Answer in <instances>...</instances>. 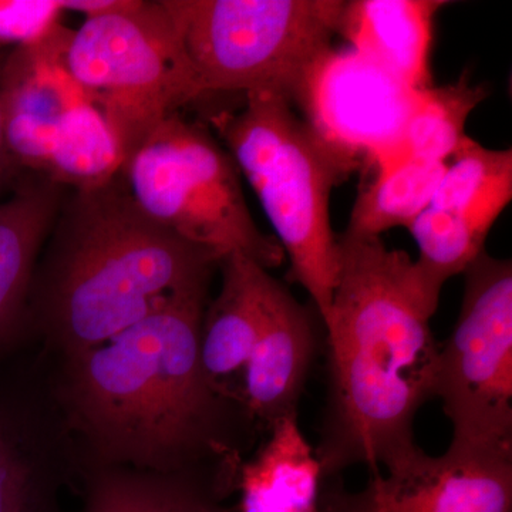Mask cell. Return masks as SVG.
Masks as SVG:
<instances>
[{"instance_id": "cell-2", "label": "cell", "mask_w": 512, "mask_h": 512, "mask_svg": "<svg viewBox=\"0 0 512 512\" xmlns=\"http://www.w3.org/2000/svg\"><path fill=\"white\" fill-rule=\"evenodd\" d=\"M208 302L174 303L103 345L64 356V406L106 466L180 473L242 460L239 429L255 424L202 366Z\"/></svg>"}, {"instance_id": "cell-3", "label": "cell", "mask_w": 512, "mask_h": 512, "mask_svg": "<svg viewBox=\"0 0 512 512\" xmlns=\"http://www.w3.org/2000/svg\"><path fill=\"white\" fill-rule=\"evenodd\" d=\"M218 265L144 214L123 175L69 190L37 259L26 326L74 355L174 303L208 298Z\"/></svg>"}, {"instance_id": "cell-18", "label": "cell", "mask_w": 512, "mask_h": 512, "mask_svg": "<svg viewBox=\"0 0 512 512\" xmlns=\"http://www.w3.org/2000/svg\"><path fill=\"white\" fill-rule=\"evenodd\" d=\"M43 440L32 407L0 387V512H55Z\"/></svg>"}, {"instance_id": "cell-16", "label": "cell", "mask_w": 512, "mask_h": 512, "mask_svg": "<svg viewBox=\"0 0 512 512\" xmlns=\"http://www.w3.org/2000/svg\"><path fill=\"white\" fill-rule=\"evenodd\" d=\"M249 460L239 461L234 493L237 512H319L323 478L316 450L299 427L298 416L276 421Z\"/></svg>"}, {"instance_id": "cell-11", "label": "cell", "mask_w": 512, "mask_h": 512, "mask_svg": "<svg viewBox=\"0 0 512 512\" xmlns=\"http://www.w3.org/2000/svg\"><path fill=\"white\" fill-rule=\"evenodd\" d=\"M72 29L62 25L45 42L10 50L3 70V117L10 161L20 175L45 177L64 121L90 101L66 64Z\"/></svg>"}, {"instance_id": "cell-6", "label": "cell", "mask_w": 512, "mask_h": 512, "mask_svg": "<svg viewBox=\"0 0 512 512\" xmlns=\"http://www.w3.org/2000/svg\"><path fill=\"white\" fill-rule=\"evenodd\" d=\"M64 57L103 113L124 164L168 117L207 96L164 0H131L87 18L70 33Z\"/></svg>"}, {"instance_id": "cell-12", "label": "cell", "mask_w": 512, "mask_h": 512, "mask_svg": "<svg viewBox=\"0 0 512 512\" xmlns=\"http://www.w3.org/2000/svg\"><path fill=\"white\" fill-rule=\"evenodd\" d=\"M316 348L312 312L281 284L266 313L239 389V403L255 427L268 431L276 421L298 416L299 400Z\"/></svg>"}, {"instance_id": "cell-15", "label": "cell", "mask_w": 512, "mask_h": 512, "mask_svg": "<svg viewBox=\"0 0 512 512\" xmlns=\"http://www.w3.org/2000/svg\"><path fill=\"white\" fill-rule=\"evenodd\" d=\"M443 0H353L345 2L338 35L412 90L433 86L430 57L434 22Z\"/></svg>"}, {"instance_id": "cell-25", "label": "cell", "mask_w": 512, "mask_h": 512, "mask_svg": "<svg viewBox=\"0 0 512 512\" xmlns=\"http://www.w3.org/2000/svg\"><path fill=\"white\" fill-rule=\"evenodd\" d=\"M10 50L0 49V200L8 194L20 174L13 167L10 161L8 147L5 140V117H3V70H5L6 59H8Z\"/></svg>"}, {"instance_id": "cell-22", "label": "cell", "mask_w": 512, "mask_h": 512, "mask_svg": "<svg viewBox=\"0 0 512 512\" xmlns=\"http://www.w3.org/2000/svg\"><path fill=\"white\" fill-rule=\"evenodd\" d=\"M124 158L119 143L92 100L64 121L50 154L45 177L69 190L99 187L119 177Z\"/></svg>"}, {"instance_id": "cell-24", "label": "cell", "mask_w": 512, "mask_h": 512, "mask_svg": "<svg viewBox=\"0 0 512 512\" xmlns=\"http://www.w3.org/2000/svg\"><path fill=\"white\" fill-rule=\"evenodd\" d=\"M64 13L60 0H0V49L45 42L62 26Z\"/></svg>"}, {"instance_id": "cell-21", "label": "cell", "mask_w": 512, "mask_h": 512, "mask_svg": "<svg viewBox=\"0 0 512 512\" xmlns=\"http://www.w3.org/2000/svg\"><path fill=\"white\" fill-rule=\"evenodd\" d=\"M487 96L483 84H474L467 74L456 83L417 90L399 156L448 163L467 137L468 117Z\"/></svg>"}, {"instance_id": "cell-26", "label": "cell", "mask_w": 512, "mask_h": 512, "mask_svg": "<svg viewBox=\"0 0 512 512\" xmlns=\"http://www.w3.org/2000/svg\"><path fill=\"white\" fill-rule=\"evenodd\" d=\"M64 12L82 13L84 18L109 15L130 5L131 0H60Z\"/></svg>"}, {"instance_id": "cell-5", "label": "cell", "mask_w": 512, "mask_h": 512, "mask_svg": "<svg viewBox=\"0 0 512 512\" xmlns=\"http://www.w3.org/2000/svg\"><path fill=\"white\" fill-rule=\"evenodd\" d=\"M207 96L295 100L339 33L342 0H164ZM205 96V97H207Z\"/></svg>"}, {"instance_id": "cell-23", "label": "cell", "mask_w": 512, "mask_h": 512, "mask_svg": "<svg viewBox=\"0 0 512 512\" xmlns=\"http://www.w3.org/2000/svg\"><path fill=\"white\" fill-rule=\"evenodd\" d=\"M407 229L419 247L417 269L440 292L448 279L464 274L483 254L490 234L461 215L434 207L421 212Z\"/></svg>"}, {"instance_id": "cell-20", "label": "cell", "mask_w": 512, "mask_h": 512, "mask_svg": "<svg viewBox=\"0 0 512 512\" xmlns=\"http://www.w3.org/2000/svg\"><path fill=\"white\" fill-rule=\"evenodd\" d=\"M512 200V151L464 138L448 161L430 207L454 212L491 231Z\"/></svg>"}, {"instance_id": "cell-1", "label": "cell", "mask_w": 512, "mask_h": 512, "mask_svg": "<svg viewBox=\"0 0 512 512\" xmlns=\"http://www.w3.org/2000/svg\"><path fill=\"white\" fill-rule=\"evenodd\" d=\"M328 319V397L315 448L325 480L383 470L419 447L414 421L434 397L440 343L430 322L441 292L382 238L338 237Z\"/></svg>"}, {"instance_id": "cell-13", "label": "cell", "mask_w": 512, "mask_h": 512, "mask_svg": "<svg viewBox=\"0 0 512 512\" xmlns=\"http://www.w3.org/2000/svg\"><path fill=\"white\" fill-rule=\"evenodd\" d=\"M220 293L202 318L201 362L218 392L239 403L242 375L281 282L241 254L221 259Z\"/></svg>"}, {"instance_id": "cell-7", "label": "cell", "mask_w": 512, "mask_h": 512, "mask_svg": "<svg viewBox=\"0 0 512 512\" xmlns=\"http://www.w3.org/2000/svg\"><path fill=\"white\" fill-rule=\"evenodd\" d=\"M121 175L144 214L220 261L241 254L268 271L284 264V249L256 225L237 164L207 124L168 117Z\"/></svg>"}, {"instance_id": "cell-19", "label": "cell", "mask_w": 512, "mask_h": 512, "mask_svg": "<svg viewBox=\"0 0 512 512\" xmlns=\"http://www.w3.org/2000/svg\"><path fill=\"white\" fill-rule=\"evenodd\" d=\"M447 163L396 156L372 167V180L357 192L345 234L382 238L393 228H409L430 207Z\"/></svg>"}, {"instance_id": "cell-17", "label": "cell", "mask_w": 512, "mask_h": 512, "mask_svg": "<svg viewBox=\"0 0 512 512\" xmlns=\"http://www.w3.org/2000/svg\"><path fill=\"white\" fill-rule=\"evenodd\" d=\"M220 478L197 470L156 473L106 466L87 487L83 512H237L222 504Z\"/></svg>"}, {"instance_id": "cell-14", "label": "cell", "mask_w": 512, "mask_h": 512, "mask_svg": "<svg viewBox=\"0 0 512 512\" xmlns=\"http://www.w3.org/2000/svg\"><path fill=\"white\" fill-rule=\"evenodd\" d=\"M67 188L22 174L0 200V356L26 329L33 275Z\"/></svg>"}, {"instance_id": "cell-4", "label": "cell", "mask_w": 512, "mask_h": 512, "mask_svg": "<svg viewBox=\"0 0 512 512\" xmlns=\"http://www.w3.org/2000/svg\"><path fill=\"white\" fill-rule=\"evenodd\" d=\"M237 106L207 114L208 128L251 185L275 238L322 323L339 275L330 194L356 168L339 156L275 93H247Z\"/></svg>"}, {"instance_id": "cell-9", "label": "cell", "mask_w": 512, "mask_h": 512, "mask_svg": "<svg viewBox=\"0 0 512 512\" xmlns=\"http://www.w3.org/2000/svg\"><path fill=\"white\" fill-rule=\"evenodd\" d=\"M416 92L350 47L332 46L306 74L293 106L357 170L399 156Z\"/></svg>"}, {"instance_id": "cell-8", "label": "cell", "mask_w": 512, "mask_h": 512, "mask_svg": "<svg viewBox=\"0 0 512 512\" xmlns=\"http://www.w3.org/2000/svg\"><path fill=\"white\" fill-rule=\"evenodd\" d=\"M460 315L440 343L434 397L450 448L512 458V262L484 251L464 271Z\"/></svg>"}, {"instance_id": "cell-10", "label": "cell", "mask_w": 512, "mask_h": 512, "mask_svg": "<svg viewBox=\"0 0 512 512\" xmlns=\"http://www.w3.org/2000/svg\"><path fill=\"white\" fill-rule=\"evenodd\" d=\"M370 474L359 491L323 483L319 512H512V458L416 447Z\"/></svg>"}]
</instances>
